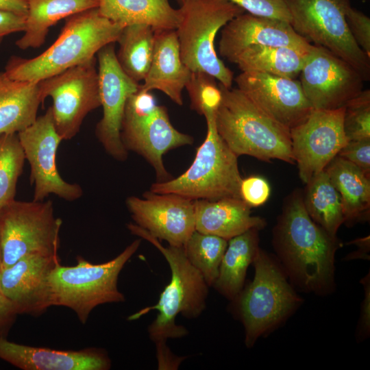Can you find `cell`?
Returning <instances> with one entry per match:
<instances>
[{"instance_id": "1", "label": "cell", "mask_w": 370, "mask_h": 370, "mask_svg": "<svg viewBox=\"0 0 370 370\" xmlns=\"http://www.w3.org/2000/svg\"><path fill=\"white\" fill-rule=\"evenodd\" d=\"M272 243L276 259L293 287L317 295L334 291L335 254L341 244L309 217L301 190L285 198Z\"/></svg>"}, {"instance_id": "2", "label": "cell", "mask_w": 370, "mask_h": 370, "mask_svg": "<svg viewBox=\"0 0 370 370\" xmlns=\"http://www.w3.org/2000/svg\"><path fill=\"white\" fill-rule=\"evenodd\" d=\"M127 227L132 234L156 247L170 267V282L160 295L157 304L145 307L127 318L134 321L152 310L158 311L147 331L150 339L156 344L158 362H164L173 356L166 345V340L181 338L188 333L184 326L176 324V317L180 314L188 319L199 317L206 307L209 286L188 260L183 247H164L158 238L136 224L130 223Z\"/></svg>"}, {"instance_id": "3", "label": "cell", "mask_w": 370, "mask_h": 370, "mask_svg": "<svg viewBox=\"0 0 370 370\" xmlns=\"http://www.w3.org/2000/svg\"><path fill=\"white\" fill-rule=\"evenodd\" d=\"M56 41L32 58L12 56L5 72L13 79L40 82L95 58L105 45L116 42L123 25L101 15L97 8L65 18Z\"/></svg>"}, {"instance_id": "4", "label": "cell", "mask_w": 370, "mask_h": 370, "mask_svg": "<svg viewBox=\"0 0 370 370\" xmlns=\"http://www.w3.org/2000/svg\"><path fill=\"white\" fill-rule=\"evenodd\" d=\"M221 103L215 112L218 134L238 157L247 155L269 162L294 164L290 130L257 108L237 88L219 83Z\"/></svg>"}, {"instance_id": "5", "label": "cell", "mask_w": 370, "mask_h": 370, "mask_svg": "<svg viewBox=\"0 0 370 370\" xmlns=\"http://www.w3.org/2000/svg\"><path fill=\"white\" fill-rule=\"evenodd\" d=\"M253 264L254 280L232 301L247 347L285 321L302 302L276 258L259 248Z\"/></svg>"}, {"instance_id": "6", "label": "cell", "mask_w": 370, "mask_h": 370, "mask_svg": "<svg viewBox=\"0 0 370 370\" xmlns=\"http://www.w3.org/2000/svg\"><path fill=\"white\" fill-rule=\"evenodd\" d=\"M214 110H206V136L197 149L192 164L177 177L151 184V191L175 193L195 199H241L242 180L238 156L228 147L217 132Z\"/></svg>"}, {"instance_id": "7", "label": "cell", "mask_w": 370, "mask_h": 370, "mask_svg": "<svg viewBox=\"0 0 370 370\" xmlns=\"http://www.w3.org/2000/svg\"><path fill=\"white\" fill-rule=\"evenodd\" d=\"M140 243L141 239L135 240L116 257L104 263L93 264L80 256L75 266L58 263L49 278L51 306L71 308L85 324L97 306L125 301L124 295L118 288L119 275Z\"/></svg>"}, {"instance_id": "8", "label": "cell", "mask_w": 370, "mask_h": 370, "mask_svg": "<svg viewBox=\"0 0 370 370\" xmlns=\"http://www.w3.org/2000/svg\"><path fill=\"white\" fill-rule=\"evenodd\" d=\"M175 29L184 64L192 72H204L226 88L234 75L218 57L214 41L218 32L244 10L227 0H186L180 8Z\"/></svg>"}, {"instance_id": "9", "label": "cell", "mask_w": 370, "mask_h": 370, "mask_svg": "<svg viewBox=\"0 0 370 370\" xmlns=\"http://www.w3.org/2000/svg\"><path fill=\"white\" fill-rule=\"evenodd\" d=\"M121 138L127 151L139 154L153 168L157 182L172 178L164 165V154L193 143L191 136L173 126L166 108L157 103L151 91L140 88L127 100Z\"/></svg>"}, {"instance_id": "10", "label": "cell", "mask_w": 370, "mask_h": 370, "mask_svg": "<svg viewBox=\"0 0 370 370\" xmlns=\"http://www.w3.org/2000/svg\"><path fill=\"white\" fill-rule=\"evenodd\" d=\"M295 32L353 66L364 81L370 79V57L354 40L345 20L350 0H283Z\"/></svg>"}, {"instance_id": "11", "label": "cell", "mask_w": 370, "mask_h": 370, "mask_svg": "<svg viewBox=\"0 0 370 370\" xmlns=\"http://www.w3.org/2000/svg\"><path fill=\"white\" fill-rule=\"evenodd\" d=\"M62 220L50 199L13 200L0 210L1 269L32 254L58 256Z\"/></svg>"}, {"instance_id": "12", "label": "cell", "mask_w": 370, "mask_h": 370, "mask_svg": "<svg viewBox=\"0 0 370 370\" xmlns=\"http://www.w3.org/2000/svg\"><path fill=\"white\" fill-rule=\"evenodd\" d=\"M97 57L40 82L42 99H52L56 130L62 140L75 137L91 111L101 106Z\"/></svg>"}, {"instance_id": "13", "label": "cell", "mask_w": 370, "mask_h": 370, "mask_svg": "<svg viewBox=\"0 0 370 370\" xmlns=\"http://www.w3.org/2000/svg\"><path fill=\"white\" fill-rule=\"evenodd\" d=\"M17 135L30 166L33 200L43 201L53 194L67 201H74L82 196L81 186L65 181L58 172L56 154L62 140L56 130L50 107Z\"/></svg>"}, {"instance_id": "14", "label": "cell", "mask_w": 370, "mask_h": 370, "mask_svg": "<svg viewBox=\"0 0 370 370\" xmlns=\"http://www.w3.org/2000/svg\"><path fill=\"white\" fill-rule=\"evenodd\" d=\"M343 114L344 107L312 109L304 122L290 130L293 159L304 184L325 170L347 143Z\"/></svg>"}, {"instance_id": "15", "label": "cell", "mask_w": 370, "mask_h": 370, "mask_svg": "<svg viewBox=\"0 0 370 370\" xmlns=\"http://www.w3.org/2000/svg\"><path fill=\"white\" fill-rule=\"evenodd\" d=\"M299 74L302 90L313 109L343 107L363 90L365 81L353 66L313 45Z\"/></svg>"}, {"instance_id": "16", "label": "cell", "mask_w": 370, "mask_h": 370, "mask_svg": "<svg viewBox=\"0 0 370 370\" xmlns=\"http://www.w3.org/2000/svg\"><path fill=\"white\" fill-rule=\"evenodd\" d=\"M114 43L105 45L97 53L103 116L96 125L95 135L108 154L116 160L124 161L128 151L121 138L123 116L127 99L140 84L120 66Z\"/></svg>"}, {"instance_id": "17", "label": "cell", "mask_w": 370, "mask_h": 370, "mask_svg": "<svg viewBox=\"0 0 370 370\" xmlns=\"http://www.w3.org/2000/svg\"><path fill=\"white\" fill-rule=\"evenodd\" d=\"M126 206L135 224L169 245L184 247L195 230L194 200L175 193L146 191L130 196Z\"/></svg>"}, {"instance_id": "18", "label": "cell", "mask_w": 370, "mask_h": 370, "mask_svg": "<svg viewBox=\"0 0 370 370\" xmlns=\"http://www.w3.org/2000/svg\"><path fill=\"white\" fill-rule=\"evenodd\" d=\"M234 80L257 108L289 130L304 122L313 109L295 78L241 72Z\"/></svg>"}, {"instance_id": "19", "label": "cell", "mask_w": 370, "mask_h": 370, "mask_svg": "<svg viewBox=\"0 0 370 370\" xmlns=\"http://www.w3.org/2000/svg\"><path fill=\"white\" fill-rule=\"evenodd\" d=\"M58 256L28 254L0 269V288L18 314L38 316L51 306L49 278Z\"/></svg>"}, {"instance_id": "20", "label": "cell", "mask_w": 370, "mask_h": 370, "mask_svg": "<svg viewBox=\"0 0 370 370\" xmlns=\"http://www.w3.org/2000/svg\"><path fill=\"white\" fill-rule=\"evenodd\" d=\"M255 45L286 47L309 50L312 44L297 34L289 22L244 12L221 29L219 52L232 62L247 47Z\"/></svg>"}, {"instance_id": "21", "label": "cell", "mask_w": 370, "mask_h": 370, "mask_svg": "<svg viewBox=\"0 0 370 370\" xmlns=\"http://www.w3.org/2000/svg\"><path fill=\"white\" fill-rule=\"evenodd\" d=\"M0 358L23 370H108L111 360L97 348L55 350L18 344L0 337Z\"/></svg>"}, {"instance_id": "22", "label": "cell", "mask_w": 370, "mask_h": 370, "mask_svg": "<svg viewBox=\"0 0 370 370\" xmlns=\"http://www.w3.org/2000/svg\"><path fill=\"white\" fill-rule=\"evenodd\" d=\"M153 52L149 71L140 88L158 90L175 103L183 104L182 90L192 71L182 60L175 29L154 30Z\"/></svg>"}, {"instance_id": "23", "label": "cell", "mask_w": 370, "mask_h": 370, "mask_svg": "<svg viewBox=\"0 0 370 370\" xmlns=\"http://www.w3.org/2000/svg\"><path fill=\"white\" fill-rule=\"evenodd\" d=\"M194 205L195 230L227 241L252 228L260 230L267 225L264 219L251 215V207L241 199H195Z\"/></svg>"}, {"instance_id": "24", "label": "cell", "mask_w": 370, "mask_h": 370, "mask_svg": "<svg viewBox=\"0 0 370 370\" xmlns=\"http://www.w3.org/2000/svg\"><path fill=\"white\" fill-rule=\"evenodd\" d=\"M40 82L13 79L0 72V134L18 133L37 119Z\"/></svg>"}, {"instance_id": "25", "label": "cell", "mask_w": 370, "mask_h": 370, "mask_svg": "<svg viewBox=\"0 0 370 370\" xmlns=\"http://www.w3.org/2000/svg\"><path fill=\"white\" fill-rule=\"evenodd\" d=\"M101 15L123 26L145 24L154 30L176 29L180 9L173 8L169 0H99Z\"/></svg>"}, {"instance_id": "26", "label": "cell", "mask_w": 370, "mask_h": 370, "mask_svg": "<svg viewBox=\"0 0 370 370\" xmlns=\"http://www.w3.org/2000/svg\"><path fill=\"white\" fill-rule=\"evenodd\" d=\"M98 6L99 0H28L24 34L15 44L23 50L38 48L57 22Z\"/></svg>"}, {"instance_id": "27", "label": "cell", "mask_w": 370, "mask_h": 370, "mask_svg": "<svg viewBox=\"0 0 370 370\" xmlns=\"http://www.w3.org/2000/svg\"><path fill=\"white\" fill-rule=\"evenodd\" d=\"M325 171L341 195L345 222L367 219L370 208V176L338 156L332 159Z\"/></svg>"}, {"instance_id": "28", "label": "cell", "mask_w": 370, "mask_h": 370, "mask_svg": "<svg viewBox=\"0 0 370 370\" xmlns=\"http://www.w3.org/2000/svg\"><path fill=\"white\" fill-rule=\"evenodd\" d=\"M259 248V230L256 228L228 241L213 287L230 301L243 290L248 267L253 263Z\"/></svg>"}, {"instance_id": "29", "label": "cell", "mask_w": 370, "mask_h": 370, "mask_svg": "<svg viewBox=\"0 0 370 370\" xmlns=\"http://www.w3.org/2000/svg\"><path fill=\"white\" fill-rule=\"evenodd\" d=\"M310 49L251 46L237 55L232 63L242 72H259L295 78L299 74Z\"/></svg>"}, {"instance_id": "30", "label": "cell", "mask_w": 370, "mask_h": 370, "mask_svg": "<svg viewBox=\"0 0 370 370\" xmlns=\"http://www.w3.org/2000/svg\"><path fill=\"white\" fill-rule=\"evenodd\" d=\"M303 203L309 217L329 234L336 236L345 223L343 202L325 170L306 184Z\"/></svg>"}, {"instance_id": "31", "label": "cell", "mask_w": 370, "mask_h": 370, "mask_svg": "<svg viewBox=\"0 0 370 370\" xmlns=\"http://www.w3.org/2000/svg\"><path fill=\"white\" fill-rule=\"evenodd\" d=\"M154 29L145 24L125 25L117 40L116 59L123 71L139 83L150 66L153 52Z\"/></svg>"}, {"instance_id": "32", "label": "cell", "mask_w": 370, "mask_h": 370, "mask_svg": "<svg viewBox=\"0 0 370 370\" xmlns=\"http://www.w3.org/2000/svg\"><path fill=\"white\" fill-rule=\"evenodd\" d=\"M228 241L195 230L183 248L190 264L201 274L208 286H213Z\"/></svg>"}, {"instance_id": "33", "label": "cell", "mask_w": 370, "mask_h": 370, "mask_svg": "<svg viewBox=\"0 0 370 370\" xmlns=\"http://www.w3.org/2000/svg\"><path fill=\"white\" fill-rule=\"evenodd\" d=\"M25 154L16 133L0 134V210L15 199Z\"/></svg>"}, {"instance_id": "34", "label": "cell", "mask_w": 370, "mask_h": 370, "mask_svg": "<svg viewBox=\"0 0 370 370\" xmlns=\"http://www.w3.org/2000/svg\"><path fill=\"white\" fill-rule=\"evenodd\" d=\"M343 107V125L347 140L370 138V90H362Z\"/></svg>"}, {"instance_id": "35", "label": "cell", "mask_w": 370, "mask_h": 370, "mask_svg": "<svg viewBox=\"0 0 370 370\" xmlns=\"http://www.w3.org/2000/svg\"><path fill=\"white\" fill-rule=\"evenodd\" d=\"M190 108L203 115L206 110L216 111L221 103V92L216 79L204 72H192L186 84Z\"/></svg>"}, {"instance_id": "36", "label": "cell", "mask_w": 370, "mask_h": 370, "mask_svg": "<svg viewBox=\"0 0 370 370\" xmlns=\"http://www.w3.org/2000/svg\"><path fill=\"white\" fill-rule=\"evenodd\" d=\"M249 14L290 22V15L283 0H227Z\"/></svg>"}, {"instance_id": "37", "label": "cell", "mask_w": 370, "mask_h": 370, "mask_svg": "<svg viewBox=\"0 0 370 370\" xmlns=\"http://www.w3.org/2000/svg\"><path fill=\"white\" fill-rule=\"evenodd\" d=\"M271 195L270 184L264 177L251 175L242 178L240 184V196L251 208L263 205Z\"/></svg>"}, {"instance_id": "38", "label": "cell", "mask_w": 370, "mask_h": 370, "mask_svg": "<svg viewBox=\"0 0 370 370\" xmlns=\"http://www.w3.org/2000/svg\"><path fill=\"white\" fill-rule=\"evenodd\" d=\"M345 20L354 40L370 57V18L349 5L345 12Z\"/></svg>"}, {"instance_id": "39", "label": "cell", "mask_w": 370, "mask_h": 370, "mask_svg": "<svg viewBox=\"0 0 370 370\" xmlns=\"http://www.w3.org/2000/svg\"><path fill=\"white\" fill-rule=\"evenodd\" d=\"M337 156L351 162L370 176V138L347 141Z\"/></svg>"}, {"instance_id": "40", "label": "cell", "mask_w": 370, "mask_h": 370, "mask_svg": "<svg viewBox=\"0 0 370 370\" xmlns=\"http://www.w3.org/2000/svg\"><path fill=\"white\" fill-rule=\"evenodd\" d=\"M25 19V16L0 11V44L6 36L23 32Z\"/></svg>"}, {"instance_id": "41", "label": "cell", "mask_w": 370, "mask_h": 370, "mask_svg": "<svg viewBox=\"0 0 370 370\" xmlns=\"http://www.w3.org/2000/svg\"><path fill=\"white\" fill-rule=\"evenodd\" d=\"M18 314L12 302L0 288V337H6Z\"/></svg>"}, {"instance_id": "42", "label": "cell", "mask_w": 370, "mask_h": 370, "mask_svg": "<svg viewBox=\"0 0 370 370\" xmlns=\"http://www.w3.org/2000/svg\"><path fill=\"white\" fill-rule=\"evenodd\" d=\"M369 273L362 279L361 282L365 288V298L361 306L360 317L358 326V336L367 337L370 331V283Z\"/></svg>"}, {"instance_id": "43", "label": "cell", "mask_w": 370, "mask_h": 370, "mask_svg": "<svg viewBox=\"0 0 370 370\" xmlns=\"http://www.w3.org/2000/svg\"><path fill=\"white\" fill-rule=\"evenodd\" d=\"M0 11L27 16L28 0H0Z\"/></svg>"}, {"instance_id": "44", "label": "cell", "mask_w": 370, "mask_h": 370, "mask_svg": "<svg viewBox=\"0 0 370 370\" xmlns=\"http://www.w3.org/2000/svg\"><path fill=\"white\" fill-rule=\"evenodd\" d=\"M352 243H355L358 247V250L356 253L350 254L346 257V260H352L354 258L369 259V256L367 252L369 251V236L365 238L354 240Z\"/></svg>"}, {"instance_id": "45", "label": "cell", "mask_w": 370, "mask_h": 370, "mask_svg": "<svg viewBox=\"0 0 370 370\" xmlns=\"http://www.w3.org/2000/svg\"><path fill=\"white\" fill-rule=\"evenodd\" d=\"M1 263H2V256H1V251L0 247V269H1Z\"/></svg>"}, {"instance_id": "46", "label": "cell", "mask_w": 370, "mask_h": 370, "mask_svg": "<svg viewBox=\"0 0 370 370\" xmlns=\"http://www.w3.org/2000/svg\"><path fill=\"white\" fill-rule=\"evenodd\" d=\"M180 5L186 0H177Z\"/></svg>"}]
</instances>
